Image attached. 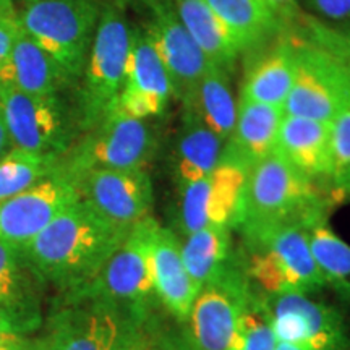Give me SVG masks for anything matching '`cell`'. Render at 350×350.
<instances>
[{
	"label": "cell",
	"mask_w": 350,
	"mask_h": 350,
	"mask_svg": "<svg viewBox=\"0 0 350 350\" xmlns=\"http://www.w3.org/2000/svg\"><path fill=\"white\" fill-rule=\"evenodd\" d=\"M130 229L109 222L81 198L21 248L44 286L62 294L93 282Z\"/></svg>",
	"instance_id": "6da1fadb"
},
{
	"label": "cell",
	"mask_w": 350,
	"mask_h": 350,
	"mask_svg": "<svg viewBox=\"0 0 350 350\" xmlns=\"http://www.w3.org/2000/svg\"><path fill=\"white\" fill-rule=\"evenodd\" d=\"M156 314L86 292L62 294L44 319L38 350H133Z\"/></svg>",
	"instance_id": "7a4b0ae2"
},
{
	"label": "cell",
	"mask_w": 350,
	"mask_h": 350,
	"mask_svg": "<svg viewBox=\"0 0 350 350\" xmlns=\"http://www.w3.org/2000/svg\"><path fill=\"white\" fill-rule=\"evenodd\" d=\"M310 224L295 222L240 232V262L261 295L286 292L317 295L325 291L326 282L310 247Z\"/></svg>",
	"instance_id": "3957f363"
},
{
	"label": "cell",
	"mask_w": 350,
	"mask_h": 350,
	"mask_svg": "<svg viewBox=\"0 0 350 350\" xmlns=\"http://www.w3.org/2000/svg\"><path fill=\"white\" fill-rule=\"evenodd\" d=\"M327 203L317 183L273 151L248 170L243 211L237 229L310 224L326 216Z\"/></svg>",
	"instance_id": "277c9868"
},
{
	"label": "cell",
	"mask_w": 350,
	"mask_h": 350,
	"mask_svg": "<svg viewBox=\"0 0 350 350\" xmlns=\"http://www.w3.org/2000/svg\"><path fill=\"white\" fill-rule=\"evenodd\" d=\"M126 0H104L93 44L78 81L75 112L80 133L91 130L119 106L130 47Z\"/></svg>",
	"instance_id": "5b68a950"
},
{
	"label": "cell",
	"mask_w": 350,
	"mask_h": 350,
	"mask_svg": "<svg viewBox=\"0 0 350 350\" xmlns=\"http://www.w3.org/2000/svg\"><path fill=\"white\" fill-rule=\"evenodd\" d=\"M104 0H20L26 33L64 70L73 86L85 68Z\"/></svg>",
	"instance_id": "8992f818"
},
{
	"label": "cell",
	"mask_w": 350,
	"mask_h": 350,
	"mask_svg": "<svg viewBox=\"0 0 350 350\" xmlns=\"http://www.w3.org/2000/svg\"><path fill=\"white\" fill-rule=\"evenodd\" d=\"M157 151L156 130L117 106L98 125L81 133L60 159V169L73 183L93 170L146 169Z\"/></svg>",
	"instance_id": "52a82bcc"
},
{
	"label": "cell",
	"mask_w": 350,
	"mask_h": 350,
	"mask_svg": "<svg viewBox=\"0 0 350 350\" xmlns=\"http://www.w3.org/2000/svg\"><path fill=\"white\" fill-rule=\"evenodd\" d=\"M0 111L12 144L21 150L62 157L80 135L75 109L62 94H29L0 80Z\"/></svg>",
	"instance_id": "ba28073f"
},
{
	"label": "cell",
	"mask_w": 350,
	"mask_h": 350,
	"mask_svg": "<svg viewBox=\"0 0 350 350\" xmlns=\"http://www.w3.org/2000/svg\"><path fill=\"white\" fill-rule=\"evenodd\" d=\"M157 224L152 216L137 222L93 282L78 292L124 305L146 317L156 314L159 301L152 278L151 247Z\"/></svg>",
	"instance_id": "9c48e42d"
},
{
	"label": "cell",
	"mask_w": 350,
	"mask_h": 350,
	"mask_svg": "<svg viewBox=\"0 0 350 350\" xmlns=\"http://www.w3.org/2000/svg\"><path fill=\"white\" fill-rule=\"evenodd\" d=\"M294 44L295 78L284 113L332 122L350 107V64L306 39Z\"/></svg>",
	"instance_id": "30bf717a"
},
{
	"label": "cell",
	"mask_w": 350,
	"mask_h": 350,
	"mask_svg": "<svg viewBox=\"0 0 350 350\" xmlns=\"http://www.w3.org/2000/svg\"><path fill=\"white\" fill-rule=\"evenodd\" d=\"M253 291L237 260L200 288L183 323L188 350H234L240 317Z\"/></svg>",
	"instance_id": "8fae6325"
},
{
	"label": "cell",
	"mask_w": 350,
	"mask_h": 350,
	"mask_svg": "<svg viewBox=\"0 0 350 350\" xmlns=\"http://www.w3.org/2000/svg\"><path fill=\"white\" fill-rule=\"evenodd\" d=\"M278 342L300 350H350V325L338 306L314 295H262Z\"/></svg>",
	"instance_id": "7c38bea8"
},
{
	"label": "cell",
	"mask_w": 350,
	"mask_h": 350,
	"mask_svg": "<svg viewBox=\"0 0 350 350\" xmlns=\"http://www.w3.org/2000/svg\"><path fill=\"white\" fill-rule=\"evenodd\" d=\"M247 177V167L222 157L206 177L178 187V234L185 237L206 226L237 229L242 219Z\"/></svg>",
	"instance_id": "4fadbf2b"
},
{
	"label": "cell",
	"mask_w": 350,
	"mask_h": 350,
	"mask_svg": "<svg viewBox=\"0 0 350 350\" xmlns=\"http://www.w3.org/2000/svg\"><path fill=\"white\" fill-rule=\"evenodd\" d=\"M137 10L143 20L142 28L167 68L174 96L183 103L211 64L187 31L170 0H137Z\"/></svg>",
	"instance_id": "5bb4252c"
},
{
	"label": "cell",
	"mask_w": 350,
	"mask_h": 350,
	"mask_svg": "<svg viewBox=\"0 0 350 350\" xmlns=\"http://www.w3.org/2000/svg\"><path fill=\"white\" fill-rule=\"evenodd\" d=\"M78 200L77 185L59 164L36 185L0 203V240L21 250Z\"/></svg>",
	"instance_id": "9a60e30c"
},
{
	"label": "cell",
	"mask_w": 350,
	"mask_h": 350,
	"mask_svg": "<svg viewBox=\"0 0 350 350\" xmlns=\"http://www.w3.org/2000/svg\"><path fill=\"white\" fill-rule=\"evenodd\" d=\"M85 203L112 224L131 229L151 216L154 188L146 169L93 170L77 183Z\"/></svg>",
	"instance_id": "2e32d148"
},
{
	"label": "cell",
	"mask_w": 350,
	"mask_h": 350,
	"mask_svg": "<svg viewBox=\"0 0 350 350\" xmlns=\"http://www.w3.org/2000/svg\"><path fill=\"white\" fill-rule=\"evenodd\" d=\"M172 96V81L154 44L142 26H133L119 107L137 119H157L167 111Z\"/></svg>",
	"instance_id": "e0dca14e"
},
{
	"label": "cell",
	"mask_w": 350,
	"mask_h": 350,
	"mask_svg": "<svg viewBox=\"0 0 350 350\" xmlns=\"http://www.w3.org/2000/svg\"><path fill=\"white\" fill-rule=\"evenodd\" d=\"M42 286L23 252L0 240V331L33 336L41 329Z\"/></svg>",
	"instance_id": "ac0fdd59"
},
{
	"label": "cell",
	"mask_w": 350,
	"mask_h": 350,
	"mask_svg": "<svg viewBox=\"0 0 350 350\" xmlns=\"http://www.w3.org/2000/svg\"><path fill=\"white\" fill-rule=\"evenodd\" d=\"M332 122L284 116L274 151L314 183H331Z\"/></svg>",
	"instance_id": "d6986e66"
},
{
	"label": "cell",
	"mask_w": 350,
	"mask_h": 350,
	"mask_svg": "<svg viewBox=\"0 0 350 350\" xmlns=\"http://www.w3.org/2000/svg\"><path fill=\"white\" fill-rule=\"evenodd\" d=\"M152 278L159 305L180 325L190 314L198 294L182 260L180 237L177 232L157 224L151 247Z\"/></svg>",
	"instance_id": "ffe728a7"
},
{
	"label": "cell",
	"mask_w": 350,
	"mask_h": 350,
	"mask_svg": "<svg viewBox=\"0 0 350 350\" xmlns=\"http://www.w3.org/2000/svg\"><path fill=\"white\" fill-rule=\"evenodd\" d=\"M284 116L282 106H271L239 96L237 120L230 138L226 142L222 157L250 170L274 151Z\"/></svg>",
	"instance_id": "44dd1931"
},
{
	"label": "cell",
	"mask_w": 350,
	"mask_h": 350,
	"mask_svg": "<svg viewBox=\"0 0 350 350\" xmlns=\"http://www.w3.org/2000/svg\"><path fill=\"white\" fill-rule=\"evenodd\" d=\"M0 80L25 93L39 96L62 94L64 90L73 86L60 65L26 33L23 26H20L5 65L0 68Z\"/></svg>",
	"instance_id": "7402d4cb"
},
{
	"label": "cell",
	"mask_w": 350,
	"mask_h": 350,
	"mask_svg": "<svg viewBox=\"0 0 350 350\" xmlns=\"http://www.w3.org/2000/svg\"><path fill=\"white\" fill-rule=\"evenodd\" d=\"M226 142L209 129L193 109L183 107L182 125L172 152V174L177 187L201 180L221 163Z\"/></svg>",
	"instance_id": "603a6c76"
},
{
	"label": "cell",
	"mask_w": 350,
	"mask_h": 350,
	"mask_svg": "<svg viewBox=\"0 0 350 350\" xmlns=\"http://www.w3.org/2000/svg\"><path fill=\"white\" fill-rule=\"evenodd\" d=\"M294 39H281L273 46L266 47L247 65L240 98L284 107L294 85Z\"/></svg>",
	"instance_id": "cb8c5ba5"
},
{
	"label": "cell",
	"mask_w": 350,
	"mask_h": 350,
	"mask_svg": "<svg viewBox=\"0 0 350 350\" xmlns=\"http://www.w3.org/2000/svg\"><path fill=\"white\" fill-rule=\"evenodd\" d=\"M239 52H253L278 38L284 25L260 0H204Z\"/></svg>",
	"instance_id": "d4e9b609"
},
{
	"label": "cell",
	"mask_w": 350,
	"mask_h": 350,
	"mask_svg": "<svg viewBox=\"0 0 350 350\" xmlns=\"http://www.w3.org/2000/svg\"><path fill=\"white\" fill-rule=\"evenodd\" d=\"M180 250L185 268L198 291L237 260L232 229L224 226H206L185 235L180 239Z\"/></svg>",
	"instance_id": "484cf974"
},
{
	"label": "cell",
	"mask_w": 350,
	"mask_h": 350,
	"mask_svg": "<svg viewBox=\"0 0 350 350\" xmlns=\"http://www.w3.org/2000/svg\"><path fill=\"white\" fill-rule=\"evenodd\" d=\"M178 18L214 67L234 72L239 49L204 0H170Z\"/></svg>",
	"instance_id": "4316f807"
},
{
	"label": "cell",
	"mask_w": 350,
	"mask_h": 350,
	"mask_svg": "<svg viewBox=\"0 0 350 350\" xmlns=\"http://www.w3.org/2000/svg\"><path fill=\"white\" fill-rule=\"evenodd\" d=\"M182 104L183 107L193 109L200 119L224 142L230 138L237 120V99L227 70L211 65L190 98Z\"/></svg>",
	"instance_id": "83f0119b"
},
{
	"label": "cell",
	"mask_w": 350,
	"mask_h": 350,
	"mask_svg": "<svg viewBox=\"0 0 350 350\" xmlns=\"http://www.w3.org/2000/svg\"><path fill=\"white\" fill-rule=\"evenodd\" d=\"M308 240L326 288H331L342 304L350 305V243L331 229L326 216L308 226Z\"/></svg>",
	"instance_id": "f1b7e54d"
},
{
	"label": "cell",
	"mask_w": 350,
	"mask_h": 350,
	"mask_svg": "<svg viewBox=\"0 0 350 350\" xmlns=\"http://www.w3.org/2000/svg\"><path fill=\"white\" fill-rule=\"evenodd\" d=\"M62 157L38 154L13 146L0 157V203L36 185L47 175L55 172Z\"/></svg>",
	"instance_id": "f546056e"
},
{
	"label": "cell",
	"mask_w": 350,
	"mask_h": 350,
	"mask_svg": "<svg viewBox=\"0 0 350 350\" xmlns=\"http://www.w3.org/2000/svg\"><path fill=\"white\" fill-rule=\"evenodd\" d=\"M275 339L265 300L253 287L240 317L234 350H275Z\"/></svg>",
	"instance_id": "4dcf8cb0"
},
{
	"label": "cell",
	"mask_w": 350,
	"mask_h": 350,
	"mask_svg": "<svg viewBox=\"0 0 350 350\" xmlns=\"http://www.w3.org/2000/svg\"><path fill=\"white\" fill-rule=\"evenodd\" d=\"M331 152V191L339 198H345L350 196V107L332 120Z\"/></svg>",
	"instance_id": "1f68e13d"
},
{
	"label": "cell",
	"mask_w": 350,
	"mask_h": 350,
	"mask_svg": "<svg viewBox=\"0 0 350 350\" xmlns=\"http://www.w3.org/2000/svg\"><path fill=\"white\" fill-rule=\"evenodd\" d=\"M306 26H308L306 41L325 47L326 51L350 64V21H345L340 28H331V26L318 25L314 21H310Z\"/></svg>",
	"instance_id": "d6a6232c"
},
{
	"label": "cell",
	"mask_w": 350,
	"mask_h": 350,
	"mask_svg": "<svg viewBox=\"0 0 350 350\" xmlns=\"http://www.w3.org/2000/svg\"><path fill=\"white\" fill-rule=\"evenodd\" d=\"M133 350H188L183 332H177L161 325L159 317L151 319L143 338Z\"/></svg>",
	"instance_id": "836d02e7"
},
{
	"label": "cell",
	"mask_w": 350,
	"mask_h": 350,
	"mask_svg": "<svg viewBox=\"0 0 350 350\" xmlns=\"http://www.w3.org/2000/svg\"><path fill=\"white\" fill-rule=\"evenodd\" d=\"M20 16L13 0H0V68L7 62L8 55L20 29Z\"/></svg>",
	"instance_id": "e575fe53"
},
{
	"label": "cell",
	"mask_w": 350,
	"mask_h": 350,
	"mask_svg": "<svg viewBox=\"0 0 350 350\" xmlns=\"http://www.w3.org/2000/svg\"><path fill=\"white\" fill-rule=\"evenodd\" d=\"M304 2L321 18L336 23L350 21V0H304Z\"/></svg>",
	"instance_id": "d590c367"
},
{
	"label": "cell",
	"mask_w": 350,
	"mask_h": 350,
	"mask_svg": "<svg viewBox=\"0 0 350 350\" xmlns=\"http://www.w3.org/2000/svg\"><path fill=\"white\" fill-rule=\"evenodd\" d=\"M284 26L301 20L299 0H260Z\"/></svg>",
	"instance_id": "8d00e7d4"
},
{
	"label": "cell",
	"mask_w": 350,
	"mask_h": 350,
	"mask_svg": "<svg viewBox=\"0 0 350 350\" xmlns=\"http://www.w3.org/2000/svg\"><path fill=\"white\" fill-rule=\"evenodd\" d=\"M12 139L8 135L5 120H3V113L0 111V157H3L8 151L12 150Z\"/></svg>",
	"instance_id": "74e56055"
},
{
	"label": "cell",
	"mask_w": 350,
	"mask_h": 350,
	"mask_svg": "<svg viewBox=\"0 0 350 350\" xmlns=\"http://www.w3.org/2000/svg\"><path fill=\"white\" fill-rule=\"evenodd\" d=\"M275 350H300L299 347H294V345L291 344H286V342H278V347Z\"/></svg>",
	"instance_id": "f35d334b"
}]
</instances>
